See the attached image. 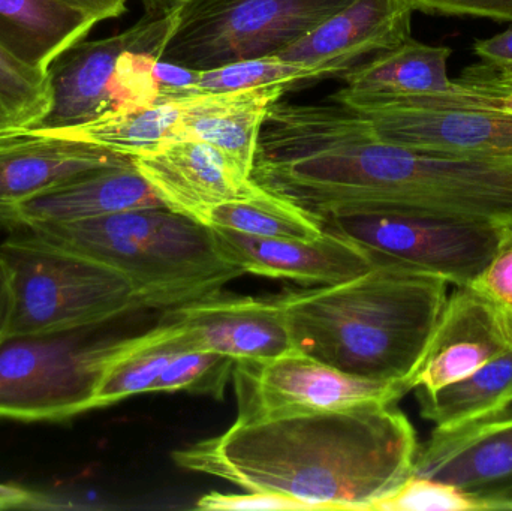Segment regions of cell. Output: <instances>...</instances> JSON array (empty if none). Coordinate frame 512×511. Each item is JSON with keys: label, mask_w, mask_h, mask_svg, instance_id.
Masks as SVG:
<instances>
[{"label": "cell", "mask_w": 512, "mask_h": 511, "mask_svg": "<svg viewBox=\"0 0 512 511\" xmlns=\"http://www.w3.org/2000/svg\"><path fill=\"white\" fill-rule=\"evenodd\" d=\"M453 50L433 47L408 38L391 50L376 54L343 77L346 86L334 96L385 99L441 93L456 87L448 78L447 63Z\"/></svg>", "instance_id": "44dd1931"}, {"label": "cell", "mask_w": 512, "mask_h": 511, "mask_svg": "<svg viewBox=\"0 0 512 511\" xmlns=\"http://www.w3.org/2000/svg\"><path fill=\"white\" fill-rule=\"evenodd\" d=\"M53 510L60 509L47 495L9 483H0V510Z\"/></svg>", "instance_id": "e575fe53"}, {"label": "cell", "mask_w": 512, "mask_h": 511, "mask_svg": "<svg viewBox=\"0 0 512 511\" xmlns=\"http://www.w3.org/2000/svg\"><path fill=\"white\" fill-rule=\"evenodd\" d=\"M182 114V99L125 105L86 125L42 132L68 140L86 141L134 158L177 140Z\"/></svg>", "instance_id": "cb8c5ba5"}, {"label": "cell", "mask_w": 512, "mask_h": 511, "mask_svg": "<svg viewBox=\"0 0 512 511\" xmlns=\"http://www.w3.org/2000/svg\"><path fill=\"white\" fill-rule=\"evenodd\" d=\"M354 0H182L159 59L206 71L273 57Z\"/></svg>", "instance_id": "8992f818"}, {"label": "cell", "mask_w": 512, "mask_h": 511, "mask_svg": "<svg viewBox=\"0 0 512 511\" xmlns=\"http://www.w3.org/2000/svg\"><path fill=\"white\" fill-rule=\"evenodd\" d=\"M454 83L468 89L493 90V92L512 90V63L483 62L468 66L463 69Z\"/></svg>", "instance_id": "836d02e7"}, {"label": "cell", "mask_w": 512, "mask_h": 511, "mask_svg": "<svg viewBox=\"0 0 512 511\" xmlns=\"http://www.w3.org/2000/svg\"><path fill=\"white\" fill-rule=\"evenodd\" d=\"M113 323L9 335L0 344V419L60 422L95 410L102 369L123 338L107 333Z\"/></svg>", "instance_id": "5b68a950"}, {"label": "cell", "mask_w": 512, "mask_h": 511, "mask_svg": "<svg viewBox=\"0 0 512 511\" xmlns=\"http://www.w3.org/2000/svg\"><path fill=\"white\" fill-rule=\"evenodd\" d=\"M307 81H310V74L306 69L273 56L242 60L201 71L197 90L198 93H221L277 84L289 90Z\"/></svg>", "instance_id": "83f0119b"}, {"label": "cell", "mask_w": 512, "mask_h": 511, "mask_svg": "<svg viewBox=\"0 0 512 511\" xmlns=\"http://www.w3.org/2000/svg\"><path fill=\"white\" fill-rule=\"evenodd\" d=\"M414 11L512 23V0H409Z\"/></svg>", "instance_id": "1f68e13d"}, {"label": "cell", "mask_w": 512, "mask_h": 511, "mask_svg": "<svg viewBox=\"0 0 512 511\" xmlns=\"http://www.w3.org/2000/svg\"><path fill=\"white\" fill-rule=\"evenodd\" d=\"M198 69L177 63L165 62L156 59L153 65V75L158 84L159 101H179L198 93L197 86L200 80Z\"/></svg>", "instance_id": "d6a6232c"}, {"label": "cell", "mask_w": 512, "mask_h": 511, "mask_svg": "<svg viewBox=\"0 0 512 511\" xmlns=\"http://www.w3.org/2000/svg\"><path fill=\"white\" fill-rule=\"evenodd\" d=\"M369 122L384 143L436 155L512 158V116L429 104L420 95L385 99L331 96Z\"/></svg>", "instance_id": "9c48e42d"}, {"label": "cell", "mask_w": 512, "mask_h": 511, "mask_svg": "<svg viewBox=\"0 0 512 511\" xmlns=\"http://www.w3.org/2000/svg\"><path fill=\"white\" fill-rule=\"evenodd\" d=\"M448 282L373 261L363 275L276 297L295 350L346 374L406 393L447 303Z\"/></svg>", "instance_id": "7a4b0ae2"}, {"label": "cell", "mask_w": 512, "mask_h": 511, "mask_svg": "<svg viewBox=\"0 0 512 511\" xmlns=\"http://www.w3.org/2000/svg\"><path fill=\"white\" fill-rule=\"evenodd\" d=\"M328 233L351 240L373 261L400 264L469 287L492 260L505 225L432 210L325 219Z\"/></svg>", "instance_id": "52a82bcc"}, {"label": "cell", "mask_w": 512, "mask_h": 511, "mask_svg": "<svg viewBox=\"0 0 512 511\" xmlns=\"http://www.w3.org/2000/svg\"><path fill=\"white\" fill-rule=\"evenodd\" d=\"M14 311L15 294L11 270L0 257V344L11 335Z\"/></svg>", "instance_id": "8d00e7d4"}, {"label": "cell", "mask_w": 512, "mask_h": 511, "mask_svg": "<svg viewBox=\"0 0 512 511\" xmlns=\"http://www.w3.org/2000/svg\"><path fill=\"white\" fill-rule=\"evenodd\" d=\"M288 87L262 86L221 93H194L182 99L177 140L212 144L240 173L251 177L259 134L271 105Z\"/></svg>", "instance_id": "ac0fdd59"}, {"label": "cell", "mask_w": 512, "mask_h": 511, "mask_svg": "<svg viewBox=\"0 0 512 511\" xmlns=\"http://www.w3.org/2000/svg\"><path fill=\"white\" fill-rule=\"evenodd\" d=\"M173 14H147L125 32L80 41L60 54L47 71L51 105L32 131H60L99 119L120 107L116 68L125 51L161 56Z\"/></svg>", "instance_id": "30bf717a"}, {"label": "cell", "mask_w": 512, "mask_h": 511, "mask_svg": "<svg viewBox=\"0 0 512 511\" xmlns=\"http://www.w3.org/2000/svg\"><path fill=\"white\" fill-rule=\"evenodd\" d=\"M412 476L439 480L471 498L478 510H512V411L435 429L420 444Z\"/></svg>", "instance_id": "8fae6325"}, {"label": "cell", "mask_w": 512, "mask_h": 511, "mask_svg": "<svg viewBox=\"0 0 512 511\" xmlns=\"http://www.w3.org/2000/svg\"><path fill=\"white\" fill-rule=\"evenodd\" d=\"M141 2L146 6L147 14L159 17V15L173 14L182 0H141Z\"/></svg>", "instance_id": "ab89813d"}, {"label": "cell", "mask_w": 512, "mask_h": 511, "mask_svg": "<svg viewBox=\"0 0 512 511\" xmlns=\"http://www.w3.org/2000/svg\"><path fill=\"white\" fill-rule=\"evenodd\" d=\"M234 365L236 360L213 351L185 350L168 363L150 393L186 392L222 399L233 380Z\"/></svg>", "instance_id": "484cf974"}, {"label": "cell", "mask_w": 512, "mask_h": 511, "mask_svg": "<svg viewBox=\"0 0 512 511\" xmlns=\"http://www.w3.org/2000/svg\"><path fill=\"white\" fill-rule=\"evenodd\" d=\"M98 23L60 0H0V45L42 74Z\"/></svg>", "instance_id": "ffe728a7"}, {"label": "cell", "mask_w": 512, "mask_h": 511, "mask_svg": "<svg viewBox=\"0 0 512 511\" xmlns=\"http://www.w3.org/2000/svg\"><path fill=\"white\" fill-rule=\"evenodd\" d=\"M221 251L243 272L291 279L307 285H334L373 266L366 249L324 230L313 240L265 239L212 227Z\"/></svg>", "instance_id": "9a60e30c"}, {"label": "cell", "mask_w": 512, "mask_h": 511, "mask_svg": "<svg viewBox=\"0 0 512 511\" xmlns=\"http://www.w3.org/2000/svg\"><path fill=\"white\" fill-rule=\"evenodd\" d=\"M512 336L489 300L474 287H456L445 303L412 390L441 389L505 353Z\"/></svg>", "instance_id": "e0dca14e"}, {"label": "cell", "mask_w": 512, "mask_h": 511, "mask_svg": "<svg viewBox=\"0 0 512 511\" xmlns=\"http://www.w3.org/2000/svg\"><path fill=\"white\" fill-rule=\"evenodd\" d=\"M457 84V83H456ZM460 89L457 99L462 108H478V110L501 111L512 116V90L493 92V90Z\"/></svg>", "instance_id": "d590c367"}, {"label": "cell", "mask_w": 512, "mask_h": 511, "mask_svg": "<svg viewBox=\"0 0 512 511\" xmlns=\"http://www.w3.org/2000/svg\"><path fill=\"white\" fill-rule=\"evenodd\" d=\"M132 162L131 156L42 131L0 137V225L17 228L18 207L95 171Z\"/></svg>", "instance_id": "4fadbf2b"}, {"label": "cell", "mask_w": 512, "mask_h": 511, "mask_svg": "<svg viewBox=\"0 0 512 511\" xmlns=\"http://www.w3.org/2000/svg\"><path fill=\"white\" fill-rule=\"evenodd\" d=\"M0 105L21 131L35 128L51 105L47 74H42L21 62L2 45Z\"/></svg>", "instance_id": "4316f807"}, {"label": "cell", "mask_w": 512, "mask_h": 511, "mask_svg": "<svg viewBox=\"0 0 512 511\" xmlns=\"http://www.w3.org/2000/svg\"><path fill=\"white\" fill-rule=\"evenodd\" d=\"M417 434L396 402L234 422L173 453L177 467L310 510H370L414 471Z\"/></svg>", "instance_id": "6da1fadb"}, {"label": "cell", "mask_w": 512, "mask_h": 511, "mask_svg": "<svg viewBox=\"0 0 512 511\" xmlns=\"http://www.w3.org/2000/svg\"><path fill=\"white\" fill-rule=\"evenodd\" d=\"M20 131L17 123L8 116L5 110H3L2 105H0V137H5V135L14 134V132Z\"/></svg>", "instance_id": "60d3db41"}, {"label": "cell", "mask_w": 512, "mask_h": 511, "mask_svg": "<svg viewBox=\"0 0 512 511\" xmlns=\"http://www.w3.org/2000/svg\"><path fill=\"white\" fill-rule=\"evenodd\" d=\"M132 161L165 207L203 224L219 204L261 191L251 177L204 141H168Z\"/></svg>", "instance_id": "5bb4252c"}, {"label": "cell", "mask_w": 512, "mask_h": 511, "mask_svg": "<svg viewBox=\"0 0 512 511\" xmlns=\"http://www.w3.org/2000/svg\"><path fill=\"white\" fill-rule=\"evenodd\" d=\"M0 257L14 284L11 335L101 326L143 309L125 276L27 228L12 230Z\"/></svg>", "instance_id": "277c9868"}, {"label": "cell", "mask_w": 512, "mask_h": 511, "mask_svg": "<svg viewBox=\"0 0 512 511\" xmlns=\"http://www.w3.org/2000/svg\"><path fill=\"white\" fill-rule=\"evenodd\" d=\"M60 2L87 12L98 21L120 17L128 8V0H60Z\"/></svg>", "instance_id": "f35d334b"}, {"label": "cell", "mask_w": 512, "mask_h": 511, "mask_svg": "<svg viewBox=\"0 0 512 511\" xmlns=\"http://www.w3.org/2000/svg\"><path fill=\"white\" fill-rule=\"evenodd\" d=\"M471 287L489 300L512 336V224L505 225L492 260Z\"/></svg>", "instance_id": "f546056e"}, {"label": "cell", "mask_w": 512, "mask_h": 511, "mask_svg": "<svg viewBox=\"0 0 512 511\" xmlns=\"http://www.w3.org/2000/svg\"><path fill=\"white\" fill-rule=\"evenodd\" d=\"M165 207L134 161L87 174L21 204L17 228L87 221L126 210Z\"/></svg>", "instance_id": "d6986e66"}, {"label": "cell", "mask_w": 512, "mask_h": 511, "mask_svg": "<svg viewBox=\"0 0 512 511\" xmlns=\"http://www.w3.org/2000/svg\"><path fill=\"white\" fill-rule=\"evenodd\" d=\"M375 511H480L477 504L448 483L411 476L390 494L376 501Z\"/></svg>", "instance_id": "f1b7e54d"}, {"label": "cell", "mask_w": 512, "mask_h": 511, "mask_svg": "<svg viewBox=\"0 0 512 511\" xmlns=\"http://www.w3.org/2000/svg\"><path fill=\"white\" fill-rule=\"evenodd\" d=\"M237 422L364 402H397L402 387L346 374L298 350L264 360H237L233 372Z\"/></svg>", "instance_id": "ba28073f"}, {"label": "cell", "mask_w": 512, "mask_h": 511, "mask_svg": "<svg viewBox=\"0 0 512 511\" xmlns=\"http://www.w3.org/2000/svg\"><path fill=\"white\" fill-rule=\"evenodd\" d=\"M421 416L450 431L508 410L512 404V345L477 371L441 389H418Z\"/></svg>", "instance_id": "603a6c76"}, {"label": "cell", "mask_w": 512, "mask_h": 511, "mask_svg": "<svg viewBox=\"0 0 512 511\" xmlns=\"http://www.w3.org/2000/svg\"><path fill=\"white\" fill-rule=\"evenodd\" d=\"M474 51L483 62L512 63V26L499 35L475 42Z\"/></svg>", "instance_id": "74e56055"}, {"label": "cell", "mask_w": 512, "mask_h": 511, "mask_svg": "<svg viewBox=\"0 0 512 511\" xmlns=\"http://www.w3.org/2000/svg\"><path fill=\"white\" fill-rule=\"evenodd\" d=\"M27 230L125 276L143 309L171 311L246 275L221 251L212 227L168 207Z\"/></svg>", "instance_id": "3957f363"}, {"label": "cell", "mask_w": 512, "mask_h": 511, "mask_svg": "<svg viewBox=\"0 0 512 511\" xmlns=\"http://www.w3.org/2000/svg\"><path fill=\"white\" fill-rule=\"evenodd\" d=\"M409 0H354L277 54L310 81L345 77L361 63L411 38Z\"/></svg>", "instance_id": "7c38bea8"}, {"label": "cell", "mask_w": 512, "mask_h": 511, "mask_svg": "<svg viewBox=\"0 0 512 511\" xmlns=\"http://www.w3.org/2000/svg\"><path fill=\"white\" fill-rule=\"evenodd\" d=\"M204 224L265 239L313 240L324 233L309 213L262 188L252 197L219 204Z\"/></svg>", "instance_id": "d4e9b609"}, {"label": "cell", "mask_w": 512, "mask_h": 511, "mask_svg": "<svg viewBox=\"0 0 512 511\" xmlns=\"http://www.w3.org/2000/svg\"><path fill=\"white\" fill-rule=\"evenodd\" d=\"M185 350H194L191 335L173 318L165 317L159 326L141 335L123 336L102 369L95 410L150 393L168 363Z\"/></svg>", "instance_id": "7402d4cb"}, {"label": "cell", "mask_w": 512, "mask_h": 511, "mask_svg": "<svg viewBox=\"0 0 512 511\" xmlns=\"http://www.w3.org/2000/svg\"><path fill=\"white\" fill-rule=\"evenodd\" d=\"M197 509L206 511H312L306 504L292 500L285 495L249 491H245V494L210 492L198 500Z\"/></svg>", "instance_id": "4dcf8cb0"}, {"label": "cell", "mask_w": 512, "mask_h": 511, "mask_svg": "<svg viewBox=\"0 0 512 511\" xmlns=\"http://www.w3.org/2000/svg\"><path fill=\"white\" fill-rule=\"evenodd\" d=\"M186 327L194 350L236 360H264L294 350L285 314L274 299L221 293L165 312Z\"/></svg>", "instance_id": "2e32d148"}]
</instances>
